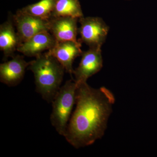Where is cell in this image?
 <instances>
[{
  "mask_svg": "<svg viewBox=\"0 0 157 157\" xmlns=\"http://www.w3.org/2000/svg\"><path fill=\"white\" fill-rule=\"evenodd\" d=\"M77 84L76 109L64 137L78 149L91 145L103 137L115 98L104 86L94 88L87 82Z\"/></svg>",
  "mask_w": 157,
  "mask_h": 157,
  "instance_id": "obj_1",
  "label": "cell"
},
{
  "mask_svg": "<svg viewBox=\"0 0 157 157\" xmlns=\"http://www.w3.org/2000/svg\"><path fill=\"white\" fill-rule=\"evenodd\" d=\"M28 68L33 73L37 92L45 101L52 102L60 88L66 71L63 66L47 52L30 62Z\"/></svg>",
  "mask_w": 157,
  "mask_h": 157,
  "instance_id": "obj_2",
  "label": "cell"
},
{
  "mask_svg": "<svg viewBox=\"0 0 157 157\" xmlns=\"http://www.w3.org/2000/svg\"><path fill=\"white\" fill-rule=\"evenodd\" d=\"M77 88V84L74 79L68 80L60 87L52 102L51 123L62 136H64L73 107L76 103Z\"/></svg>",
  "mask_w": 157,
  "mask_h": 157,
  "instance_id": "obj_3",
  "label": "cell"
},
{
  "mask_svg": "<svg viewBox=\"0 0 157 157\" xmlns=\"http://www.w3.org/2000/svg\"><path fill=\"white\" fill-rule=\"evenodd\" d=\"M80 26L78 33L80 36L79 41L89 48H101L106 39L109 28L101 17H82L78 19Z\"/></svg>",
  "mask_w": 157,
  "mask_h": 157,
  "instance_id": "obj_4",
  "label": "cell"
},
{
  "mask_svg": "<svg viewBox=\"0 0 157 157\" xmlns=\"http://www.w3.org/2000/svg\"><path fill=\"white\" fill-rule=\"evenodd\" d=\"M12 18L21 43L36 34L45 31L49 32V20L30 15L21 9L12 16Z\"/></svg>",
  "mask_w": 157,
  "mask_h": 157,
  "instance_id": "obj_5",
  "label": "cell"
},
{
  "mask_svg": "<svg viewBox=\"0 0 157 157\" xmlns=\"http://www.w3.org/2000/svg\"><path fill=\"white\" fill-rule=\"evenodd\" d=\"M79 64L73 74L77 84L87 82L88 78L99 72L103 67L101 48H89L83 52Z\"/></svg>",
  "mask_w": 157,
  "mask_h": 157,
  "instance_id": "obj_6",
  "label": "cell"
},
{
  "mask_svg": "<svg viewBox=\"0 0 157 157\" xmlns=\"http://www.w3.org/2000/svg\"><path fill=\"white\" fill-rule=\"evenodd\" d=\"M81 42L67 41L57 42L55 46L48 50V53L57 59L70 74H73V62L77 57L80 56L83 52L81 49Z\"/></svg>",
  "mask_w": 157,
  "mask_h": 157,
  "instance_id": "obj_7",
  "label": "cell"
},
{
  "mask_svg": "<svg viewBox=\"0 0 157 157\" xmlns=\"http://www.w3.org/2000/svg\"><path fill=\"white\" fill-rule=\"evenodd\" d=\"M30 62H27L23 56L17 55L12 59L0 65V80L8 86H14L19 84L23 78L25 70Z\"/></svg>",
  "mask_w": 157,
  "mask_h": 157,
  "instance_id": "obj_8",
  "label": "cell"
},
{
  "mask_svg": "<svg viewBox=\"0 0 157 157\" xmlns=\"http://www.w3.org/2000/svg\"><path fill=\"white\" fill-rule=\"evenodd\" d=\"M78 18L71 17H53L49 21V32L57 42H77Z\"/></svg>",
  "mask_w": 157,
  "mask_h": 157,
  "instance_id": "obj_9",
  "label": "cell"
},
{
  "mask_svg": "<svg viewBox=\"0 0 157 157\" xmlns=\"http://www.w3.org/2000/svg\"><path fill=\"white\" fill-rule=\"evenodd\" d=\"M57 42L56 39L50 32L45 31L36 34L21 43L17 51L26 56L37 57L44 51H48L53 48Z\"/></svg>",
  "mask_w": 157,
  "mask_h": 157,
  "instance_id": "obj_10",
  "label": "cell"
},
{
  "mask_svg": "<svg viewBox=\"0 0 157 157\" xmlns=\"http://www.w3.org/2000/svg\"><path fill=\"white\" fill-rule=\"evenodd\" d=\"M14 26L12 17L0 26V49L4 53L5 59L13 57L14 52L21 43Z\"/></svg>",
  "mask_w": 157,
  "mask_h": 157,
  "instance_id": "obj_11",
  "label": "cell"
},
{
  "mask_svg": "<svg viewBox=\"0 0 157 157\" xmlns=\"http://www.w3.org/2000/svg\"><path fill=\"white\" fill-rule=\"evenodd\" d=\"M71 17L78 19L84 17L79 1L56 0L52 17Z\"/></svg>",
  "mask_w": 157,
  "mask_h": 157,
  "instance_id": "obj_12",
  "label": "cell"
},
{
  "mask_svg": "<svg viewBox=\"0 0 157 157\" xmlns=\"http://www.w3.org/2000/svg\"><path fill=\"white\" fill-rule=\"evenodd\" d=\"M56 1L41 0L38 2L26 6L21 10L30 15L49 20L52 17Z\"/></svg>",
  "mask_w": 157,
  "mask_h": 157,
  "instance_id": "obj_13",
  "label": "cell"
}]
</instances>
